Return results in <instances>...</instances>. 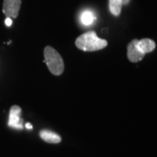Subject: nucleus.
Returning a JSON list of instances; mask_svg holds the SVG:
<instances>
[{"label": "nucleus", "instance_id": "f257e3e1", "mask_svg": "<svg viewBox=\"0 0 157 157\" xmlns=\"http://www.w3.org/2000/svg\"><path fill=\"white\" fill-rule=\"evenodd\" d=\"M75 45L80 50L85 52H94L105 48L107 45V41L99 38L95 32L90 31L78 36L76 39Z\"/></svg>", "mask_w": 157, "mask_h": 157}, {"label": "nucleus", "instance_id": "f03ea898", "mask_svg": "<svg viewBox=\"0 0 157 157\" xmlns=\"http://www.w3.org/2000/svg\"><path fill=\"white\" fill-rule=\"evenodd\" d=\"M44 57L45 64L51 73L56 76L61 75L65 69V65L60 54L54 48L46 46L44 50Z\"/></svg>", "mask_w": 157, "mask_h": 157}, {"label": "nucleus", "instance_id": "7ed1b4c3", "mask_svg": "<svg viewBox=\"0 0 157 157\" xmlns=\"http://www.w3.org/2000/svg\"><path fill=\"white\" fill-rule=\"evenodd\" d=\"M21 7V0H4L3 12L7 17L16 18Z\"/></svg>", "mask_w": 157, "mask_h": 157}, {"label": "nucleus", "instance_id": "20e7f679", "mask_svg": "<svg viewBox=\"0 0 157 157\" xmlns=\"http://www.w3.org/2000/svg\"><path fill=\"white\" fill-rule=\"evenodd\" d=\"M21 108L18 106H12L10 110L8 126L16 129L23 128V120L20 118Z\"/></svg>", "mask_w": 157, "mask_h": 157}, {"label": "nucleus", "instance_id": "39448f33", "mask_svg": "<svg viewBox=\"0 0 157 157\" xmlns=\"http://www.w3.org/2000/svg\"><path fill=\"white\" fill-rule=\"evenodd\" d=\"M138 39H133L128 45V59L133 63L140 61L145 53H143L137 46Z\"/></svg>", "mask_w": 157, "mask_h": 157}, {"label": "nucleus", "instance_id": "423d86ee", "mask_svg": "<svg viewBox=\"0 0 157 157\" xmlns=\"http://www.w3.org/2000/svg\"><path fill=\"white\" fill-rule=\"evenodd\" d=\"M40 138L43 140H45L48 143H52V144H57L61 141V137L54 132H52L49 130H42L40 133Z\"/></svg>", "mask_w": 157, "mask_h": 157}, {"label": "nucleus", "instance_id": "0eeeda50", "mask_svg": "<svg viewBox=\"0 0 157 157\" xmlns=\"http://www.w3.org/2000/svg\"><path fill=\"white\" fill-rule=\"evenodd\" d=\"M137 46L143 53H147L155 50V43L150 39H143L141 40H138Z\"/></svg>", "mask_w": 157, "mask_h": 157}, {"label": "nucleus", "instance_id": "6e6552de", "mask_svg": "<svg viewBox=\"0 0 157 157\" xmlns=\"http://www.w3.org/2000/svg\"><path fill=\"white\" fill-rule=\"evenodd\" d=\"M122 1L121 0H109V10L114 16H119L121 12Z\"/></svg>", "mask_w": 157, "mask_h": 157}, {"label": "nucleus", "instance_id": "1a4fd4ad", "mask_svg": "<svg viewBox=\"0 0 157 157\" xmlns=\"http://www.w3.org/2000/svg\"><path fill=\"white\" fill-rule=\"evenodd\" d=\"M80 20L85 25H90L94 21V15L92 11H85L80 16Z\"/></svg>", "mask_w": 157, "mask_h": 157}, {"label": "nucleus", "instance_id": "9d476101", "mask_svg": "<svg viewBox=\"0 0 157 157\" xmlns=\"http://www.w3.org/2000/svg\"><path fill=\"white\" fill-rule=\"evenodd\" d=\"M11 24H12V21H11V17H6V26H11Z\"/></svg>", "mask_w": 157, "mask_h": 157}, {"label": "nucleus", "instance_id": "9b49d317", "mask_svg": "<svg viewBox=\"0 0 157 157\" xmlns=\"http://www.w3.org/2000/svg\"><path fill=\"white\" fill-rule=\"evenodd\" d=\"M25 128H28V129H32V128H33V126H32L31 124L27 123L26 125H25Z\"/></svg>", "mask_w": 157, "mask_h": 157}, {"label": "nucleus", "instance_id": "f8f14e48", "mask_svg": "<svg viewBox=\"0 0 157 157\" xmlns=\"http://www.w3.org/2000/svg\"><path fill=\"white\" fill-rule=\"evenodd\" d=\"M122 1V5H128L130 0H121Z\"/></svg>", "mask_w": 157, "mask_h": 157}]
</instances>
